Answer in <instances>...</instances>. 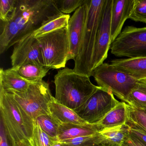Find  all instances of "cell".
Instances as JSON below:
<instances>
[{"instance_id": "8992f818", "label": "cell", "mask_w": 146, "mask_h": 146, "mask_svg": "<svg viewBox=\"0 0 146 146\" xmlns=\"http://www.w3.org/2000/svg\"><path fill=\"white\" fill-rule=\"evenodd\" d=\"M6 91L11 94L35 123L38 117L50 115L49 103L54 97L51 94L49 84L42 79L33 82L26 92Z\"/></svg>"}, {"instance_id": "ffe728a7", "label": "cell", "mask_w": 146, "mask_h": 146, "mask_svg": "<svg viewBox=\"0 0 146 146\" xmlns=\"http://www.w3.org/2000/svg\"><path fill=\"white\" fill-rule=\"evenodd\" d=\"M14 70L25 80L33 82L42 79L50 69L36 63H29Z\"/></svg>"}, {"instance_id": "8fae6325", "label": "cell", "mask_w": 146, "mask_h": 146, "mask_svg": "<svg viewBox=\"0 0 146 146\" xmlns=\"http://www.w3.org/2000/svg\"><path fill=\"white\" fill-rule=\"evenodd\" d=\"M11 58L13 69L29 63L45 66L40 43L37 38L31 35L25 36L14 45Z\"/></svg>"}, {"instance_id": "d6a6232c", "label": "cell", "mask_w": 146, "mask_h": 146, "mask_svg": "<svg viewBox=\"0 0 146 146\" xmlns=\"http://www.w3.org/2000/svg\"><path fill=\"white\" fill-rule=\"evenodd\" d=\"M12 146H31L28 140H24L13 145Z\"/></svg>"}, {"instance_id": "836d02e7", "label": "cell", "mask_w": 146, "mask_h": 146, "mask_svg": "<svg viewBox=\"0 0 146 146\" xmlns=\"http://www.w3.org/2000/svg\"><path fill=\"white\" fill-rule=\"evenodd\" d=\"M53 146H61V143L60 142H58L56 144H54Z\"/></svg>"}, {"instance_id": "7c38bea8", "label": "cell", "mask_w": 146, "mask_h": 146, "mask_svg": "<svg viewBox=\"0 0 146 146\" xmlns=\"http://www.w3.org/2000/svg\"><path fill=\"white\" fill-rule=\"evenodd\" d=\"M90 0L75 11L70 18L67 26L69 52L67 61L75 60L78 54L88 11Z\"/></svg>"}, {"instance_id": "52a82bcc", "label": "cell", "mask_w": 146, "mask_h": 146, "mask_svg": "<svg viewBox=\"0 0 146 146\" xmlns=\"http://www.w3.org/2000/svg\"><path fill=\"white\" fill-rule=\"evenodd\" d=\"M45 66L50 69L65 68L69 52L67 28L37 37Z\"/></svg>"}, {"instance_id": "e575fe53", "label": "cell", "mask_w": 146, "mask_h": 146, "mask_svg": "<svg viewBox=\"0 0 146 146\" xmlns=\"http://www.w3.org/2000/svg\"><path fill=\"white\" fill-rule=\"evenodd\" d=\"M61 146H63V145H61ZM107 146V145H104V144H99V145H93V146Z\"/></svg>"}, {"instance_id": "7a4b0ae2", "label": "cell", "mask_w": 146, "mask_h": 146, "mask_svg": "<svg viewBox=\"0 0 146 146\" xmlns=\"http://www.w3.org/2000/svg\"><path fill=\"white\" fill-rule=\"evenodd\" d=\"M90 78L68 68L59 70L54 81L56 101L73 110L82 106L99 88Z\"/></svg>"}, {"instance_id": "8d00e7d4", "label": "cell", "mask_w": 146, "mask_h": 146, "mask_svg": "<svg viewBox=\"0 0 146 146\" xmlns=\"http://www.w3.org/2000/svg\"></svg>"}, {"instance_id": "277c9868", "label": "cell", "mask_w": 146, "mask_h": 146, "mask_svg": "<svg viewBox=\"0 0 146 146\" xmlns=\"http://www.w3.org/2000/svg\"><path fill=\"white\" fill-rule=\"evenodd\" d=\"M106 0H90L88 11L74 70L90 77L93 72V55Z\"/></svg>"}, {"instance_id": "9c48e42d", "label": "cell", "mask_w": 146, "mask_h": 146, "mask_svg": "<svg viewBox=\"0 0 146 146\" xmlns=\"http://www.w3.org/2000/svg\"><path fill=\"white\" fill-rule=\"evenodd\" d=\"M119 102L109 90L99 87L84 104L74 111L87 123L97 124Z\"/></svg>"}, {"instance_id": "e0dca14e", "label": "cell", "mask_w": 146, "mask_h": 146, "mask_svg": "<svg viewBox=\"0 0 146 146\" xmlns=\"http://www.w3.org/2000/svg\"><path fill=\"white\" fill-rule=\"evenodd\" d=\"M139 81H146V57L113 60L111 63Z\"/></svg>"}, {"instance_id": "484cf974", "label": "cell", "mask_w": 146, "mask_h": 146, "mask_svg": "<svg viewBox=\"0 0 146 146\" xmlns=\"http://www.w3.org/2000/svg\"><path fill=\"white\" fill-rule=\"evenodd\" d=\"M129 19L146 24V0H133V7Z\"/></svg>"}, {"instance_id": "7402d4cb", "label": "cell", "mask_w": 146, "mask_h": 146, "mask_svg": "<svg viewBox=\"0 0 146 146\" xmlns=\"http://www.w3.org/2000/svg\"><path fill=\"white\" fill-rule=\"evenodd\" d=\"M70 18V17L69 14H64L58 16L53 19H51L34 31L31 35L33 37L37 38L55 31L67 28Z\"/></svg>"}, {"instance_id": "f1b7e54d", "label": "cell", "mask_w": 146, "mask_h": 146, "mask_svg": "<svg viewBox=\"0 0 146 146\" xmlns=\"http://www.w3.org/2000/svg\"><path fill=\"white\" fill-rule=\"evenodd\" d=\"M16 0H1L0 1V19L6 22L15 7Z\"/></svg>"}, {"instance_id": "ac0fdd59", "label": "cell", "mask_w": 146, "mask_h": 146, "mask_svg": "<svg viewBox=\"0 0 146 146\" xmlns=\"http://www.w3.org/2000/svg\"><path fill=\"white\" fill-rule=\"evenodd\" d=\"M103 143L108 146H122L126 141L129 127L126 124L103 129L99 132Z\"/></svg>"}, {"instance_id": "d590c367", "label": "cell", "mask_w": 146, "mask_h": 146, "mask_svg": "<svg viewBox=\"0 0 146 146\" xmlns=\"http://www.w3.org/2000/svg\"><path fill=\"white\" fill-rule=\"evenodd\" d=\"M122 146H127V145H126V143H125Z\"/></svg>"}, {"instance_id": "ba28073f", "label": "cell", "mask_w": 146, "mask_h": 146, "mask_svg": "<svg viewBox=\"0 0 146 146\" xmlns=\"http://www.w3.org/2000/svg\"><path fill=\"white\" fill-rule=\"evenodd\" d=\"M110 49L116 57H146V27L126 26L112 43Z\"/></svg>"}, {"instance_id": "30bf717a", "label": "cell", "mask_w": 146, "mask_h": 146, "mask_svg": "<svg viewBox=\"0 0 146 146\" xmlns=\"http://www.w3.org/2000/svg\"><path fill=\"white\" fill-rule=\"evenodd\" d=\"M112 0H106L99 26L93 55V69L104 63L111 48V16Z\"/></svg>"}, {"instance_id": "5bb4252c", "label": "cell", "mask_w": 146, "mask_h": 146, "mask_svg": "<svg viewBox=\"0 0 146 146\" xmlns=\"http://www.w3.org/2000/svg\"><path fill=\"white\" fill-rule=\"evenodd\" d=\"M50 116L58 124L72 123L83 125L89 124L82 119L74 110L55 100L54 97L49 105Z\"/></svg>"}, {"instance_id": "2e32d148", "label": "cell", "mask_w": 146, "mask_h": 146, "mask_svg": "<svg viewBox=\"0 0 146 146\" xmlns=\"http://www.w3.org/2000/svg\"><path fill=\"white\" fill-rule=\"evenodd\" d=\"M32 82L22 78L17 71L12 68L0 69V88L25 92L28 90Z\"/></svg>"}, {"instance_id": "4316f807", "label": "cell", "mask_w": 146, "mask_h": 146, "mask_svg": "<svg viewBox=\"0 0 146 146\" xmlns=\"http://www.w3.org/2000/svg\"><path fill=\"white\" fill-rule=\"evenodd\" d=\"M127 109L128 118L146 131V109L136 108L127 104Z\"/></svg>"}, {"instance_id": "9a60e30c", "label": "cell", "mask_w": 146, "mask_h": 146, "mask_svg": "<svg viewBox=\"0 0 146 146\" xmlns=\"http://www.w3.org/2000/svg\"><path fill=\"white\" fill-rule=\"evenodd\" d=\"M101 131L99 124H87L83 125L72 123L61 124L59 125L58 140H64L96 134Z\"/></svg>"}, {"instance_id": "d6986e66", "label": "cell", "mask_w": 146, "mask_h": 146, "mask_svg": "<svg viewBox=\"0 0 146 146\" xmlns=\"http://www.w3.org/2000/svg\"><path fill=\"white\" fill-rule=\"evenodd\" d=\"M127 119V104L122 102L117 104L98 124L102 130L125 124Z\"/></svg>"}, {"instance_id": "5b68a950", "label": "cell", "mask_w": 146, "mask_h": 146, "mask_svg": "<svg viewBox=\"0 0 146 146\" xmlns=\"http://www.w3.org/2000/svg\"><path fill=\"white\" fill-rule=\"evenodd\" d=\"M92 76L99 87L111 91L123 102L139 81L119 67L106 63L94 69Z\"/></svg>"}, {"instance_id": "44dd1931", "label": "cell", "mask_w": 146, "mask_h": 146, "mask_svg": "<svg viewBox=\"0 0 146 146\" xmlns=\"http://www.w3.org/2000/svg\"><path fill=\"white\" fill-rule=\"evenodd\" d=\"M124 102L136 108L146 109V81H139Z\"/></svg>"}, {"instance_id": "cb8c5ba5", "label": "cell", "mask_w": 146, "mask_h": 146, "mask_svg": "<svg viewBox=\"0 0 146 146\" xmlns=\"http://www.w3.org/2000/svg\"><path fill=\"white\" fill-rule=\"evenodd\" d=\"M99 132L93 135L64 140L60 142L64 146H91L104 144Z\"/></svg>"}, {"instance_id": "83f0119b", "label": "cell", "mask_w": 146, "mask_h": 146, "mask_svg": "<svg viewBox=\"0 0 146 146\" xmlns=\"http://www.w3.org/2000/svg\"><path fill=\"white\" fill-rule=\"evenodd\" d=\"M87 0H61L56 1L59 9L65 14L71 13L84 5Z\"/></svg>"}, {"instance_id": "3957f363", "label": "cell", "mask_w": 146, "mask_h": 146, "mask_svg": "<svg viewBox=\"0 0 146 146\" xmlns=\"http://www.w3.org/2000/svg\"><path fill=\"white\" fill-rule=\"evenodd\" d=\"M1 121L12 144L30 139L35 121L15 100L11 93L0 88Z\"/></svg>"}, {"instance_id": "6da1fadb", "label": "cell", "mask_w": 146, "mask_h": 146, "mask_svg": "<svg viewBox=\"0 0 146 146\" xmlns=\"http://www.w3.org/2000/svg\"><path fill=\"white\" fill-rule=\"evenodd\" d=\"M63 14L56 0H16L13 11L7 21H1L0 54Z\"/></svg>"}, {"instance_id": "f546056e", "label": "cell", "mask_w": 146, "mask_h": 146, "mask_svg": "<svg viewBox=\"0 0 146 146\" xmlns=\"http://www.w3.org/2000/svg\"><path fill=\"white\" fill-rule=\"evenodd\" d=\"M126 123L129 127L130 133L139 138L146 144V131L129 119L128 117Z\"/></svg>"}, {"instance_id": "d4e9b609", "label": "cell", "mask_w": 146, "mask_h": 146, "mask_svg": "<svg viewBox=\"0 0 146 146\" xmlns=\"http://www.w3.org/2000/svg\"><path fill=\"white\" fill-rule=\"evenodd\" d=\"M35 123L38 124L42 130L48 135L58 140L59 125L50 115H42L38 117Z\"/></svg>"}, {"instance_id": "4dcf8cb0", "label": "cell", "mask_w": 146, "mask_h": 146, "mask_svg": "<svg viewBox=\"0 0 146 146\" xmlns=\"http://www.w3.org/2000/svg\"><path fill=\"white\" fill-rule=\"evenodd\" d=\"M125 143L127 146H146V144L143 142L130 132Z\"/></svg>"}, {"instance_id": "4fadbf2b", "label": "cell", "mask_w": 146, "mask_h": 146, "mask_svg": "<svg viewBox=\"0 0 146 146\" xmlns=\"http://www.w3.org/2000/svg\"><path fill=\"white\" fill-rule=\"evenodd\" d=\"M133 0H112L111 16L112 43L122 31L124 24L131 13Z\"/></svg>"}, {"instance_id": "1f68e13d", "label": "cell", "mask_w": 146, "mask_h": 146, "mask_svg": "<svg viewBox=\"0 0 146 146\" xmlns=\"http://www.w3.org/2000/svg\"><path fill=\"white\" fill-rule=\"evenodd\" d=\"M1 142L0 146H12V144L10 142L7 136L6 133L3 125V123L1 121Z\"/></svg>"}, {"instance_id": "603a6c76", "label": "cell", "mask_w": 146, "mask_h": 146, "mask_svg": "<svg viewBox=\"0 0 146 146\" xmlns=\"http://www.w3.org/2000/svg\"><path fill=\"white\" fill-rule=\"evenodd\" d=\"M29 141L31 146H53L59 142L48 135L37 123L35 125L33 134Z\"/></svg>"}]
</instances>
